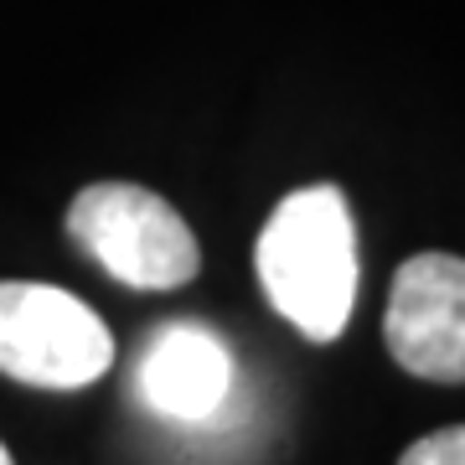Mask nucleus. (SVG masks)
I'll list each match as a JSON object with an SVG mask.
<instances>
[{"label": "nucleus", "mask_w": 465, "mask_h": 465, "mask_svg": "<svg viewBox=\"0 0 465 465\" xmlns=\"http://www.w3.org/2000/svg\"><path fill=\"white\" fill-rule=\"evenodd\" d=\"M399 465H465V424H450V430H434L424 440L403 450Z\"/></svg>", "instance_id": "obj_6"}, {"label": "nucleus", "mask_w": 465, "mask_h": 465, "mask_svg": "<svg viewBox=\"0 0 465 465\" xmlns=\"http://www.w3.org/2000/svg\"><path fill=\"white\" fill-rule=\"evenodd\" d=\"M67 232L130 290H176L202 264L186 217L134 182L84 186L67 207Z\"/></svg>", "instance_id": "obj_2"}, {"label": "nucleus", "mask_w": 465, "mask_h": 465, "mask_svg": "<svg viewBox=\"0 0 465 465\" xmlns=\"http://www.w3.org/2000/svg\"><path fill=\"white\" fill-rule=\"evenodd\" d=\"M253 269L300 336L336 341L357 305V223L336 186H300L269 213Z\"/></svg>", "instance_id": "obj_1"}, {"label": "nucleus", "mask_w": 465, "mask_h": 465, "mask_svg": "<svg viewBox=\"0 0 465 465\" xmlns=\"http://www.w3.org/2000/svg\"><path fill=\"white\" fill-rule=\"evenodd\" d=\"M382 336L403 372L424 382H465V259L414 253L393 274Z\"/></svg>", "instance_id": "obj_4"}, {"label": "nucleus", "mask_w": 465, "mask_h": 465, "mask_svg": "<svg viewBox=\"0 0 465 465\" xmlns=\"http://www.w3.org/2000/svg\"><path fill=\"white\" fill-rule=\"evenodd\" d=\"M0 465H11V450H5V445H0Z\"/></svg>", "instance_id": "obj_7"}, {"label": "nucleus", "mask_w": 465, "mask_h": 465, "mask_svg": "<svg viewBox=\"0 0 465 465\" xmlns=\"http://www.w3.org/2000/svg\"><path fill=\"white\" fill-rule=\"evenodd\" d=\"M114 362V336L57 284L0 280V372L32 388H88Z\"/></svg>", "instance_id": "obj_3"}, {"label": "nucleus", "mask_w": 465, "mask_h": 465, "mask_svg": "<svg viewBox=\"0 0 465 465\" xmlns=\"http://www.w3.org/2000/svg\"><path fill=\"white\" fill-rule=\"evenodd\" d=\"M232 388L228 347L202 326H166L155 331L145 362H140V393L166 419H213Z\"/></svg>", "instance_id": "obj_5"}]
</instances>
